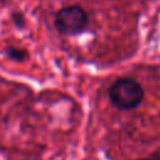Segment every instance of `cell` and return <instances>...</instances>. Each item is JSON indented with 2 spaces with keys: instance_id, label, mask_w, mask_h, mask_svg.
<instances>
[{
  "instance_id": "obj_1",
  "label": "cell",
  "mask_w": 160,
  "mask_h": 160,
  "mask_svg": "<svg viewBox=\"0 0 160 160\" xmlns=\"http://www.w3.org/2000/svg\"><path fill=\"white\" fill-rule=\"evenodd\" d=\"M109 100L119 110H132L142 102L144 89L132 78H119L109 89Z\"/></svg>"
},
{
  "instance_id": "obj_2",
  "label": "cell",
  "mask_w": 160,
  "mask_h": 160,
  "mask_svg": "<svg viewBox=\"0 0 160 160\" xmlns=\"http://www.w3.org/2000/svg\"><path fill=\"white\" fill-rule=\"evenodd\" d=\"M54 25L64 36H78L86 31L89 25L88 12L79 5H70L58 10Z\"/></svg>"
},
{
  "instance_id": "obj_3",
  "label": "cell",
  "mask_w": 160,
  "mask_h": 160,
  "mask_svg": "<svg viewBox=\"0 0 160 160\" xmlns=\"http://www.w3.org/2000/svg\"><path fill=\"white\" fill-rule=\"evenodd\" d=\"M4 55L8 59L14 60V61H24L29 56V54L25 49H20V48H16V46H8L4 50Z\"/></svg>"
},
{
  "instance_id": "obj_4",
  "label": "cell",
  "mask_w": 160,
  "mask_h": 160,
  "mask_svg": "<svg viewBox=\"0 0 160 160\" xmlns=\"http://www.w3.org/2000/svg\"><path fill=\"white\" fill-rule=\"evenodd\" d=\"M11 20H12V22H14V25H15L16 28H19V29L25 28L26 19H25V16H24L22 12H20V11H14V12H11Z\"/></svg>"
},
{
  "instance_id": "obj_5",
  "label": "cell",
  "mask_w": 160,
  "mask_h": 160,
  "mask_svg": "<svg viewBox=\"0 0 160 160\" xmlns=\"http://www.w3.org/2000/svg\"><path fill=\"white\" fill-rule=\"evenodd\" d=\"M139 160H152V159H139Z\"/></svg>"
}]
</instances>
